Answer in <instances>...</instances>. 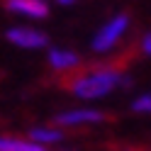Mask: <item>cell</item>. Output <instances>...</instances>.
<instances>
[{"label": "cell", "mask_w": 151, "mask_h": 151, "mask_svg": "<svg viewBox=\"0 0 151 151\" xmlns=\"http://www.w3.org/2000/svg\"><path fill=\"white\" fill-rule=\"evenodd\" d=\"M132 110L139 112V115H151V93H146V95L137 98L134 102H132Z\"/></svg>", "instance_id": "cell-9"}, {"label": "cell", "mask_w": 151, "mask_h": 151, "mask_svg": "<svg viewBox=\"0 0 151 151\" xmlns=\"http://www.w3.org/2000/svg\"><path fill=\"white\" fill-rule=\"evenodd\" d=\"M127 27H129V17H127V15L112 17V20L95 34V39H93V49H95V51H107V49H112V46L119 42V37L124 34Z\"/></svg>", "instance_id": "cell-2"}, {"label": "cell", "mask_w": 151, "mask_h": 151, "mask_svg": "<svg viewBox=\"0 0 151 151\" xmlns=\"http://www.w3.org/2000/svg\"><path fill=\"white\" fill-rule=\"evenodd\" d=\"M107 115L100 110H68L61 112V115L54 117L56 127H81V124H98V122H105Z\"/></svg>", "instance_id": "cell-3"}, {"label": "cell", "mask_w": 151, "mask_h": 151, "mask_svg": "<svg viewBox=\"0 0 151 151\" xmlns=\"http://www.w3.org/2000/svg\"><path fill=\"white\" fill-rule=\"evenodd\" d=\"M127 76L119 71V66H98L93 71H81L73 73L71 78L63 81V88L71 90L76 98L83 100H95L107 95L110 90H115L117 86H127Z\"/></svg>", "instance_id": "cell-1"}, {"label": "cell", "mask_w": 151, "mask_h": 151, "mask_svg": "<svg viewBox=\"0 0 151 151\" xmlns=\"http://www.w3.org/2000/svg\"><path fill=\"white\" fill-rule=\"evenodd\" d=\"M0 151H49L39 144H34L29 139L20 137H0Z\"/></svg>", "instance_id": "cell-8"}, {"label": "cell", "mask_w": 151, "mask_h": 151, "mask_svg": "<svg viewBox=\"0 0 151 151\" xmlns=\"http://www.w3.org/2000/svg\"><path fill=\"white\" fill-rule=\"evenodd\" d=\"M49 63L54 66L56 71H71V68H76V66L81 63V59H78V54H73V51L51 49L49 51Z\"/></svg>", "instance_id": "cell-7"}, {"label": "cell", "mask_w": 151, "mask_h": 151, "mask_svg": "<svg viewBox=\"0 0 151 151\" xmlns=\"http://www.w3.org/2000/svg\"><path fill=\"white\" fill-rule=\"evenodd\" d=\"M29 141H34V144H39L44 149H49V144L63 141V132L59 127H34V129H29Z\"/></svg>", "instance_id": "cell-6"}, {"label": "cell", "mask_w": 151, "mask_h": 151, "mask_svg": "<svg viewBox=\"0 0 151 151\" xmlns=\"http://www.w3.org/2000/svg\"><path fill=\"white\" fill-rule=\"evenodd\" d=\"M5 7L10 12L27 15V17H34V20H44L49 15V7L42 0H5Z\"/></svg>", "instance_id": "cell-5"}, {"label": "cell", "mask_w": 151, "mask_h": 151, "mask_svg": "<svg viewBox=\"0 0 151 151\" xmlns=\"http://www.w3.org/2000/svg\"><path fill=\"white\" fill-rule=\"evenodd\" d=\"M7 39L17 46H22V49H42V46H46V34L32 29V27H12V29H7Z\"/></svg>", "instance_id": "cell-4"}, {"label": "cell", "mask_w": 151, "mask_h": 151, "mask_svg": "<svg viewBox=\"0 0 151 151\" xmlns=\"http://www.w3.org/2000/svg\"><path fill=\"white\" fill-rule=\"evenodd\" d=\"M61 5H71V3H76V0H59Z\"/></svg>", "instance_id": "cell-11"}, {"label": "cell", "mask_w": 151, "mask_h": 151, "mask_svg": "<svg viewBox=\"0 0 151 151\" xmlns=\"http://www.w3.org/2000/svg\"><path fill=\"white\" fill-rule=\"evenodd\" d=\"M141 51L151 56V32H149V34L144 37V39H141Z\"/></svg>", "instance_id": "cell-10"}]
</instances>
